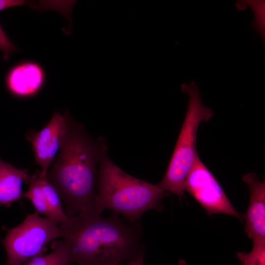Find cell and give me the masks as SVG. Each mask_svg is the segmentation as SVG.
<instances>
[{
  "label": "cell",
  "instance_id": "1",
  "mask_svg": "<svg viewBox=\"0 0 265 265\" xmlns=\"http://www.w3.org/2000/svg\"><path fill=\"white\" fill-rule=\"evenodd\" d=\"M77 265H103L131 261L144 255L139 223H125L115 212L107 217L95 213L74 216L60 226Z\"/></svg>",
  "mask_w": 265,
  "mask_h": 265
},
{
  "label": "cell",
  "instance_id": "2",
  "mask_svg": "<svg viewBox=\"0 0 265 265\" xmlns=\"http://www.w3.org/2000/svg\"><path fill=\"white\" fill-rule=\"evenodd\" d=\"M97 155L93 143L80 129L71 125L68 117L64 142L47 174L68 216L95 213Z\"/></svg>",
  "mask_w": 265,
  "mask_h": 265
},
{
  "label": "cell",
  "instance_id": "3",
  "mask_svg": "<svg viewBox=\"0 0 265 265\" xmlns=\"http://www.w3.org/2000/svg\"><path fill=\"white\" fill-rule=\"evenodd\" d=\"M95 213L105 209L121 214L131 223H137L146 212L160 208L165 190L126 173L104 154L101 155Z\"/></svg>",
  "mask_w": 265,
  "mask_h": 265
},
{
  "label": "cell",
  "instance_id": "4",
  "mask_svg": "<svg viewBox=\"0 0 265 265\" xmlns=\"http://www.w3.org/2000/svg\"><path fill=\"white\" fill-rule=\"evenodd\" d=\"M181 89L188 97L187 111L167 170L158 184L165 191L180 197L184 195L186 178L198 155L196 137L199 126L213 115L212 110L204 105L195 82L182 83Z\"/></svg>",
  "mask_w": 265,
  "mask_h": 265
},
{
  "label": "cell",
  "instance_id": "5",
  "mask_svg": "<svg viewBox=\"0 0 265 265\" xmlns=\"http://www.w3.org/2000/svg\"><path fill=\"white\" fill-rule=\"evenodd\" d=\"M62 235L60 226L53 220L41 217L37 212L27 215L19 225L7 229L0 240L7 254L4 265H21L43 255L48 243Z\"/></svg>",
  "mask_w": 265,
  "mask_h": 265
},
{
  "label": "cell",
  "instance_id": "6",
  "mask_svg": "<svg viewBox=\"0 0 265 265\" xmlns=\"http://www.w3.org/2000/svg\"><path fill=\"white\" fill-rule=\"evenodd\" d=\"M185 190L203 207L209 215L228 214L241 219L213 175L197 155L186 178Z\"/></svg>",
  "mask_w": 265,
  "mask_h": 265
},
{
  "label": "cell",
  "instance_id": "7",
  "mask_svg": "<svg viewBox=\"0 0 265 265\" xmlns=\"http://www.w3.org/2000/svg\"><path fill=\"white\" fill-rule=\"evenodd\" d=\"M69 116L54 112L40 131L30 130L26 135L34 153L35 163L40 166V174L46 177L48 171L55 159L64 142L68 128Z\"/></svg>",
  "mask_w": 265,
  "mask_h": 265
},
{
  "label": "cell",
  "instance_id": "8",
  "mask_svg": "<svg viewBox=\"0 0 265 265\" xmlns=\"http://www.w3.org/2000/svg\"><path fill=\"white\" fill-rule=\"evenodd\" d=\"M250 191V202L244 215L245 231L253 244L265 243V184L257 174L243 176Z\"/></svg>",
  "mask_w": 265,
  "mask_h": 265
},
{
  "label": "cell",
  "instance_id": "9",
  "mask_svg": "<svg viewBox=\"0 0 265 265\" xmlns=\"http://www.w3.org/2000/svg\"><path fill=\"white\" fill-rule=\"evenodd\" d=\"M45 81V74L42 67L35 62L25 61L9 70L5 84L13 96L26 98L36 95L41 90Z\"/></svg>",
  "mask_w": 265,
  "mask_h": 265
},
{
  "label": "cell",
  "instance_id": "10",
  "mask_svg": "<svg viewBox=\"0 0 265 265\" xmlns=\"http://www.w3.org/2000/svg\"><path fill=\"white\" fill-rule=\"evenodd\" d=\"M30 176L27 169L17 168L0 157V205L9 207L23 198V183L29 184Z\"/></svg>",
  "mask_w": 265,
  "mask_h": 265
},
{
  "label": "cell",
  "instance_id": "11",
  "mask_svg": "<svg viewBox=\"0 0 265 265\" xmlns=\"http://www.w3.org/2000/svg\"><path fill=\"white\" fill-rule=\"evenodd\" d=\"M40 184L45 197L52 219L60 226H66L73 221L74 217L68 216L65 213L61 204V198L54 187L49 182L46 177L41 175L38 170Z\"/></svg>",
  "mask_w": 265,
  "mask_h": 265
},
{
  "label": "cell",
  "instance_id": "12",
  "mask_svg": "<svg viewBox=\"0 0 265 265\" xmlns=\"http://www.w3.org/2000/svg\"><path fill=\"white\" fill-rule=\"evenodd\" d=\"M53 251L47 255L33 257L21 265H70L73 260L67 243L63 239L51 244Z\"/></svg>",
  "mask_w": 265,
  "mask_h": 265
},
{
  "label": "cell",
  "instance_id": "13",
  "mask_svg": "<svg viewBox=\"0 0 265 265\" xmlns=\"http://www.w3.org/2000/svg\"><path fill=\"white\" fill-rule=\"evenodd\" d=\"M28 189L23 194V197L29 199L36 209V212L52 219L45 197L42 191L39 179L38 171L30 175Z\"/></svg>",
  "mask_w": 265,
  "mask_h": 265
},
{
  "label": "cell",
  "instance_id": "14",
  "mask_svg": "<svg viewBox=\"0 0 265 265\" xmlns=\"http://www.w3.org/2000/svg\"><path fill=\"white\" fill-rule=\"evenodd\" d=\"M253 244L250 252H237L241 265H265V243Z\"/></svg>",
  "mask_w": 265,
  "mask_h": 265
},
{
  "label": "cell",
  "instance_id": "15",
  "mask_svg": "<svg viewBox=\"0 0 265 265\" xmlns=\"http://www.w3.org/2000/svg\"><path fill=\"white\" fill-rule=\"evenodd\" d=\"M247 4L252 9L255 18L253 26L260 34L262 37H265V2L261 0L248 1Z\"/></svg>",
  "mask_w": 265,
  "mask_h": 265
},
{
  "label": "cell",
  "instance_id": "16",
  "mask_svg": "<svg viewBox=\"0 0 265 265\" xmlns=\"http://www.w3.org/2000/svg\"><path fill=\"white\" fill-rule=\"evenodd\" d=\"M0 50L4 53L5 59H7L11 53L17 50V48L9 39L2 29L0 25Z\"/></svg>",
  "mask_w": 265,
  "mask_h": 265
},
{
  "label": "cell",
  "instance_id": "17",
  "mask_svg": "<svg viewBox=\"0 0 265 265\" xmlns=\"http://www.w3.org/2000/svg\"><path fill=\"white\" fill-rule=\"evenodd\" d=\"M24 0H0V11L5 9L24 4Z\"/></svg>",
  "mask_w": 265,
  "mask_h": 265
},
{
  "label": "cell",
  "instance_id": "18",
  "mask_svg": "<svg viewBox=\"0 0 265 265\" xmlns=\"http://www.w3.org/2000/svg\"><path fill=\"white\" fill-rule=\"evenodd\" d=\"M144 255H142L135 259L129 261L126 265H144Z\"/></svg>",
  "mask_w": 265,
  "mask_h": 265
},
{
  "label": "cell",
  "instance_id": "19",
  "mask_svg": "<svg viewBox=\"0 0 265 265\" xmlns=\"http://www.w3.org/2000/svg\"><path fill=\"white\" fill-rule=\"evenodd\" d=\"M103 265H119V264L117 263H113L106 264H105Z\"/></svg>",
  "mask_w": 265,
  "mask_h": 265
},
{
  "label": "cell",
  "instance_id": "20",
  "mask_svg": "<svg viewBox=\"0 0 265 265\" xmlns=\"http://www.w3.org/2000/svg\"></svg>",
  "mask_w": 265,
  "mask_h": 265
}]
</instances>
